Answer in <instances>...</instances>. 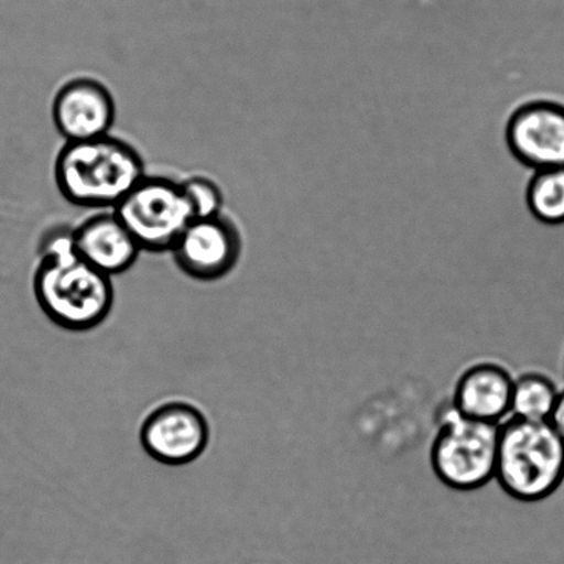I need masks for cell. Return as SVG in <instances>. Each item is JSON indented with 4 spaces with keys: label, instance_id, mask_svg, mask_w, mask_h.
<instances>
[{
    "label": "cell",
    "instance_id": "obj_1",
    "mask_svg": "<svg viewBox=\"0 0 564 564\" xmlns=\"http://www.w3.org/2000/svg\"><path fill=\"white\" fill-rule=\"evenodd\" d=\"M32 286L39 307L61 329L93 330L112 313V278L77 256L70 226L44 231Z\"/></svg>",
    "mask_w": 564,
    "mask_h": 564
},
{
    "label": "cell",
    "instance_id": "obj_2",
    "mask_svg": "<svg viewBox=\"0 0 564 564\" xmlns=\"http://www.w3.org/2000/svg\"><path fill=\"white\" fill-rule=\"evenodd\" d=\"M145 175L141 153L110 134L65 142L54 162L59 195L86 209H113Z\"/></svg>",
    "mask_w": 564,
    "mask_h": 564
},
{
    "label": "cell",
    "instance_id": "obj_3",
    "mask_svg": "<svg viewBox=\"0 0 564 564\" xmlns=\"http://www.w3.org/2000/svg\"><path fill=\"white\" fill-rule=\"evenodd\" d=\"M495 479L513 500L549 499L564 482V441L549 422L507 419L500 424Z\"/></svg>",
    "mask_w": 564,
    "mask_h": 564
},
{
    "label": "cell",
    "instance_id": "obj_4",
    "mask_svg": "<svg viewBox=\"0 0 564 564\" xmlns=\"http://www.w3.org/2000/svg\"><path fill=\"white\" fill-rule=\"evenodd\" d=\"M500 424L480 422L444 409L430 447L431 469L446 488L474 491L496 477Z\"/></svg>",
    "mask_w": 564,
    "mask_h": 564
},
{
    "label": "cell",
    "instance_id": "obj_5",
    "mask_svg": "<svg viewBox=\"0 0 564 564\" xmlns=\"http://www.w3.org/2000/svg\"><path fill=\"white\" fill-rule=\"evenodd\" d=\"M112 212L142 252H171L195 219L181 182L145 175Z\"/></svg>",
    "mask_w": 564,
    "mask_h": 564
},
{
    "label": "cell",
    "instance_id": "obj_6",
    "mask_svg": "<svg viewBox=\"0 0 564 564\" xmlns=\"http://www.w3.org/2000/svg\"><path fill=\"white\" fill-rule=\"evenodd\" d=\"M242 246L239 226L220 214L218 217L193 219L170 253L176 268L187 278L214 282L234 272L240 262Z\"/></svg>",
    "mask_w": 564,
    "mask_h": 564
},
{
    "label": "cell",
    "instance_id": "obj_7",
    "mask_svg": "<svg viewBox=\"0 0 564 564\" xmlns=\"http://www.w3.org/2000/svg\"><path fill=\"white\" fill-rule=\"evenodd\" d=\"M140 436L143 451L153 460L164 466H186L206 452L209 424L192 403L167 402L148 414Z\"/></svg>",
    "mask_w": 564,
    "mask_h": 564
},
{
    "label": "cell",
    "instance_id": "obj_8",
    "mask_svg": "<svg viewBox=\"0 0 564 564\" xmlns=\"http://www.w3.org/2000/svg\"><path fill=\"white\" fill-rule=\"evenodd\" d=\"M506 138L524 167H564V105L549 99L523 104L508 120Z\"/></svg>",
    "mask_w": 564,
    "mask_h": 564
},
{
    "label": "cell",
    "instance_id": "obj_9",
    "mask_svg": "<svg viewBox=\"0 0 564 564\" xmlns=\"http://www.w3.org/2000/svg\"><path fill=\"white\" fill-rule=\"evenodd\" d=\"M52 118L65 142L109 135L116 120L113 94L93 77H74L55 93Z\"/></svg>",
    "mask_w": 564,
    "mask_h": 564
},
{
    "label": "cell",
    "instance_id": "obj_10",
    "mask_svg": "<svg viewBox=\"0 0 564 564\" xmlns=\"http://www.w3.org/2000/svg\"><path fill=\"white\" fill-rule=\"evenodd\" d=\"M513 381L516 376L500 362H474L458 375L449 405L469 419L505 423L511 417Z\"/></svg>",
    "mask_w": 564,
    "mask_h": 564
},
{
    "label": "cell",
    "instance_id": "obj_11",
    "mask_svg": "<svg viewBox=\"0 0 564 564\" xmlns=\"http://www.w3.org/2000/svg\"><path fill=\"white\" fill-rule=\"evenodd\" d=\"M74 241L77 256L109 278L129 272L142 253L112 209L94 214L75 226Z\"/></svg>",
    "mask_w": 564,
    "mask_h": 564
},
{
    "label": "cell",
    "instance_id": "obj_12",
    "mask_svg": "<svg viewBox=\"0 0 564 564\" xmlns=\"http://www.w3.org/2000/svg\"><path fill=\"white\" fill-rule=\"evenodd\" d=\"M561 389L550 375L528 370L513 381L511 417L528 422H549Z\"/></svg>",
    "mask_w": 564,
    "mask_h": 564
},
{
    "label": "cell",
    "instance_id": "obj_13",
    "mask_svg": "<svg viewBox=\"0 0 564 564\" xmlns=\"http://www.w3.org/2000/svg\"><path fill=\"white\" fill-rule=\"evenodd\" d=\"M530 213L540 223L564 224V167L534 171L527 191Z\"/></svg>",
    "mask_w": 564,
    "mask_h": 564
},
{
    "label": "cell",
    "instance_id": "obj_14",
    "mask_svg": "<svg viewBox=\"0 0 564 564\" xmlns=\"http://www.w3.org/2000/svg\"><path fill=\"white\" fill-rule=\"evenodd\" d=\"M181 184L195 219L213 218L223 214L225 196L217 182L207 176L195 175Z\"/></svg>",
    "mask_w": 564,
    "mask_h": 564
},
{
    "label": "cell",
    "instance_id": "obj_15",
    "mask_svg": "<svg viewBox=\"0 0 564 564\" xmlns=\"http://www.w3.org/2000/svg\"><path fill=\"white\" fill-rule=\"evenodd\" d=\"M549 423L564 441V389L561 390L560 395H557L554 409H552L550 414Z\"/></svg>",
    "mask_w": 564,
    "mask_h": 564
}]
</instances>
